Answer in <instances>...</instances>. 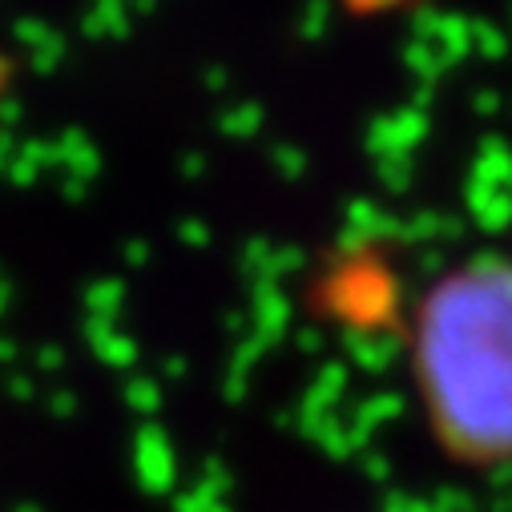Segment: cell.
Here are the masks:
<instances>
[{"mask_svg":"<svg viewBox=\"0 0 512 512\" xmlns=\"http://www.w3.org/2000/svg\"><path fill=\"white\" fill-rule=\"evenodd\" d=\"M412 379L436 444L464 468L512 464V263L444 271L412 319Z\"/></svg>","mask_w":512,"mask_h":512,"instance_id":"6da1fadb","label":"cell"}]
</instances>
